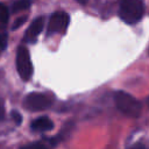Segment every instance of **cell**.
I'll return each instance as SVG.
<instances>
[{
	"label": "cell",
	"instance_id": "5",
	"mask_svg": "<svg viewBox=\"0 0 149 149\" xmlns=\"http://www.w3.org/2000/svg\"><path fill=\"white\" fill-rule=\"evenodd\" d=\"M70 19L69 15L65 12H56L54 13L48 22L47 27V34H56V33H64L69 26Z\"/></svg>",
	"mask_w": 149,
	"mask_h": 149
},
{
	"label": "cell",
	"instance_id": "2",
	"mask_svg": "<svg viewBox=\"0 0 149 149\" xmlns=\"http://www.w3.org/2000/svg\"><path fill=\"white\" fill-rule=\"evenodd\" d=\"M114 101L118 107V109L123 113L125 115L129 118H137L141 114L142 106L139 100H136L133 95L123 92V91H118L114 94Z\"/></svg>",
	"mask_w": 149,
	"mask_h": 149
},
{
	"label": "cell",
	"instance_id": "4",
	"mask_svg": "<svg viewBox=\"0 0 149 149\" xmlns=\"http://www.w3.org/2000/svg\"><path fill=\"white\" fill-rule=\"evenodd\" d=\"M51 104H52L51 97H49L48 94L37 93V92L28 94L23 100L24 107L29 111H43L49 108Z\"/></svg>",
	"mask_w": 149,
	"mask_h": 149
},
{
	"label": "cell",
	"instance_id": "1",
	"mask_svg": "<svg viewBox=\"0 0 149 149\" xmlns=\"http://www.w3.org/2000/svg\"><path fill=\"white\" fill-rule=\"evenodd\" d=\"M144 14V5L142 0H122L119 8V16L128 24L136 23Z\"/></svg>",
	"mask_w": 149,
	"mask_h": 149
},
{
	"label": "cell",
	"instance_id": "12",
	"mask_svg": "<svg viewBox=\"0 0 149 149\" xmlns=\"http://www.w3.org/2000/svg\"><path fill=\"white\" fill-rule=\"evenodd\" d=\"M26 22V17H20L19 20H16V22L13 24V28L12 29H17L20 26H22L23 23Z\"/></svg>",
	"mask_w": 149,
	"mask_h": 149
},
{
	"label": "cell",
	"instance_id": "7",
	"mask_svg": "<svg viewBox=\"0 0 149 149\" xmlns=\"http://www.w3.org/2000/svg\"><path fill=\"white\" fill-rule=\"evenodd\" d=\"M30 128L35 132H47L54 128V122L48 116H40L31 122Z\"/></svg>",
	"mask_w": 149,
	"mask_h": 149
},
{
	"label": "cell",
	"instance_id": "8",
	"mask_svg": "<svg viewBox=\"0 0 149 149\" xmlns=\"http://www.w3.org/2000/svg\"><path fill=\"white\" fill-rule=\"evenodd\" d=\"M9 19V10L7 6L2 2H0V30H5Z\"/></svg>",
	"mask_w": 149,
	"mask_h": 149
},
{
	"label": "cell",
	"instance_id": "15",
	"mask_svg": "<svg viewBox=\"0 0 149 149\" xmlns=\"http://www.w3.org/2000/svg\"><path fill=\"white\" fill-rule=\"evenodd\" d=\"M148 105H149V98H148Z\"/></svg>",
	"mask_w": 149,
	"mask_h": 149
},
{
	"label": "cell",
	"instance_id": "13",
	"mask_svg": "<svg viewBox=\"0 0 149 149\" xmlns=\"http://www.w3.org/2000/svg\"><path fill=\"white\" fill-rule=\"evenodd\" d=\"M3 116H5V109H3V107L0 105V120H2Z\"/></svg>",
	"mask_w": 149,
	"mask_h": 149
},
{
	"label": "cell",
	"instance_id": "9",
	"mask_svg": "<svg viewBox=\"0 0 149 149\" xmlns=\"http://www.w3.org/2000/svg\"><path fill=\"white\" fill-rule=\"evenodd\" d=\"M30 5H31V0H17L13 3L12 9H13V12H20V10L29 8Z\"/></svg>",
	"mask_w": 149,
	"mask_h": 149
},
{
	"label": "cell",
	"instance_id": "11",
	"mask_svg": "<svg viewBox=\"0 0 149 149\" xmlns=\"http://www.w3.org/2000/svg\"><path fill=\"white\" fill-rule=\"evenodd\" d=\"M12 118H13V120L15 121L16 125H20L21 121H22V116H21V114H20L19 112H16V111L12 112Z\"/></svg>",
	"mask_w": 149,
	"mask_h": 149
},
{
	"label": "cell",
	"instance_id": "6",
	"mask_svg": "<svg viewBox=\"0 0 149 149\" xmlns=\"http://www.w3.org/2000/svg\"><path fill=\"white\" fill-rule=\"evenodd\" d=\"M43 28H44V19L43 17L35 19L30 23V26L28 27V29H27V31L24 34V41L28 42V43L35 42L36 38H37V36L42 33Z\"/></svg>",
	"mask_w": 149,
	"mask_h": 149
},
{
	"label": "cell",
	"instance_id": "14",
	"mask_svg": "<svg viewBox=\"0 0 149 149\" xmlns=\"http://www.w3.org/2000/svg\"><path fill=\"white\" fill-rule=\"evenodd\" d=\"M77 1H78L79 3H86V2L88 1V0H77Z\"/></svg>",
	"mask_w": 149,
	"mask_h": 149
},
{
	"label": "cell",
	"instance_id": "3",
	"mask_svg": "<svg viewBox=\"0 0 149 149\" xmlns=\"http://www.w3.org/2000/svg\"><path fill=\"white\" fill-rule=\"evenodd\" d=\"M16 70L23 80H29L33 76V63L29 51L26 47L20 45L16 52Z\"/></svg>",
	"mask_w": 149,
	"mask_h": 149
},
{
	"label": "cell",
	"instance_id": "10",
	"mask_svg": "<svg viewBox=\"0 0 149 149\" xmlns=\"http://www.w3.org/2000/svg\"><path fill=\"white\" fill-rule=\"evenodd\" d=\"M8 36L5 30H0V50H5L7 48Z\"/></svg>",
	"mask_w": 149,
	"mask_h": 149
}]
</instances>
